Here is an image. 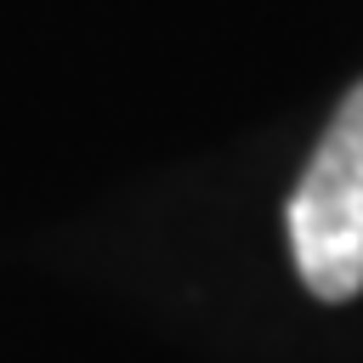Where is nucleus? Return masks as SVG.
<instances>
[{"mask_svg":"<svg viewBox=\"0 0 363 363\" xmlns=\"http://www.w3.org/2000/svg\"><path fill=\"white\" fill-rule=\"evenodd\" d=\"M289 250L318 301L363 289V85H352L289 193Z\"/></svg>","mask_w":363,"mask_h":363,"instance_id":"1","label":"nucleus"}]
</instances>
